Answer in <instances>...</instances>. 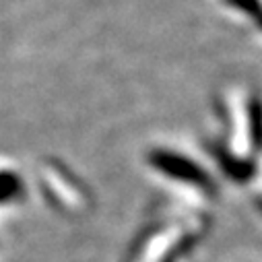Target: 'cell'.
I'll list each match as a JSON object with an SVG mask.
<instances>
[{"label":"cell","instance_id":"1","mask_svg":"<svg viewBox=\"0 0 262 262\" xmlns=\"http://www.w3.org/2000/svg\"><path fill=\"white\" fill-rule=\"evenodd\" d=\"M225 3L246 15H252V17H258L262 13V3L260 0H225Z\"/></svg>","mask_w":262,"mask_h":262}]
</instances>
